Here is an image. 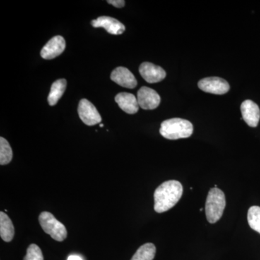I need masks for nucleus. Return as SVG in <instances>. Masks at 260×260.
Returning a JSON list of instances; mask_svg holds the SVG:
<instances>
[{
    "label": "nucleus",
    "instance_id": "nucleus-1",
    "mask_svg": "<svg viewBox=\"0 0 260 260\" xmlns=\"http://www.w3.org/2000/svg\"><path fill=\"white\" fill-rule=\"evenodd\" d=\"M183 186L179 181H165L154 192V210L162 213L172 209L181 199Z\"/></svg>",
    "mask_w": 260,
    "mask_h": 260
},
{
    "label": "nucleus",
    "instance_id": "nucleus-2",
    "mask_svg": "<svg viewBox=\"0 0 260 260\" xmlns=\"http://www.w3.org/2000/svg\"><path fill=\"white\" fill-rule=\"evenodd\" d=\"M160 133L168 140H178L189 138L193 133L192 124L186 119L173 118L162 121Z\"/></svg>",
    "mask_w": 260,
    "mask_h": 260
},
{
    "label": "nucleus",
    "instance_id": "nucleus-3",
    "mask_svg": "<svg viewBox=\"0 0 260 260\" xmlns=\"http://www.w3.org/2000/svg\"><path fill=\"white\" fill-rule=\"evenodd\" d=\"M225 207V194L218 188H211L205 203V215L210 223L218 222L223 215Z\"/></svg>",
    "mask_w": 260,
    "mask_h": 260
},
{
    "label": "nucleus",
    "instance_id": "nucleus-4",
    "mask_svg": "<svg viewBox=\"0 0 260 260\" xmlns=\"http://www.w3.org/2000/svg\"><path fill=\"white\" fill-rule=\"evenodd\" d=\"M39 220L43 230L54 240L63 242L68 237V232L64 224L56 220L55 217L49 212H42L39 215Z\"/></svg>",
    "mask_w": 260,
    "mask_h": 260
},
{
    "label": "nucleus",
    "instance_id": "nucleus-5",
    "mask_svg": "<svg viewBox=\"0 0 260 260\" xmlns=\"http://www.w3.org/2000/svg\"><path fill=\"white\" fill-rule=\"evenodd\" d=\"M78 111L80 119L86 125H95L102 120V116L98 112L96 108L87 99L80 100Z\"/></svg>",
    "mask_w": 260,
    "mask_h": 260
},
{
    "label": "nucleus",
    "instance_id": "nucleus-6",
    "mask_svg": "<svg viewBox=\"0 0 260 260\" xmlns=\"http://www.w3.org/2000/svg\"><path fill=\"white\" fill-rule=\"evenodd\" d=\"M198 87L203 91L215 95H223L230 89L226 80L218 77H210L200 80Z\"/></svg>",
    "mask_w": 260,
    "mask_h": 260
},
{
    "label": "nucleus",
    "instance_id": "nucleus-7",
    "mask_svg": "<svg viewBox=\"0 0 260 260\" xmlns=\"http://www.w3.org/2000/svg\"><path fill=\"white\" fill-rule=\"evenodd\" d=\"M140 107L145 110H153L160 105V97L155 90L148 87H142L137 95Z\"/></svg>",
    "mask_w": 260,
    "mask_h": 260
},
{
    "label": "nucleus",
    "instance_id": "nucleus-8",
    "mask_svg": "<svg viewBox=\"0 0 260 260\" xmlns=\"http://www.w3.org/2000/svg\"><path fill=\"white\" fill-rule=\"evenodd\" d=\"M139 72L143 79L148 83H159L167 76L165 70L150 62H143L140 64Z\"/></svg>",
    "mask_w": 260,
    "mask_h": 260
},
{
    "label": "nucleus",
    "instance_id": "nucleus-9",
    "mask_svg": "<svg viewBox=\"0 0 260 260\" xmlns=\"http://www.w3.org/2000/svg\"><path fill=\"white\" fill-rule=\"evenodd\" d=\"M66 43L61 36L53 37L41 51V56L44 59H52L60 55L64 51Z\"/></svg>",
    "mask_w": 260,
    "mask_h": 260
},
{
    "label": "nucleus",
    "instance_id": "nucleus-10",
    "mask_svg": "<svg viewBox=\"0 0 260 260\" xmlns=\"http://www.w3.org/2000/svg\"><path fill=\"white\" fill-rule=\"evenodd\" d=\"M94 28H104L113 35H120L125 31V26L115 18L108 16L99 17L96 20H92Z\"/></svg>",
    "mask_w": 260,
    "mask_h": 260
},
{
    "label": "nucleus",
    "instance_id": "nucleus-11",
    "mask_svg": "<svg viewBox=\"0 0 260 260\" xmlns=\"http://www.w3.org/2000/svg\"><path fill=\"white\" fill-rule=\"evenodd\" d=\"M111 79L114 83L126 88H135L138 85L134 75L124 67L116 68L111 74Z\"/></svg>",
    "mask_w": 260,
    "mask_h": 260
},
{
    "label": "nucleus",
    "instance_id": "nucleus-12",
    "mask_svg": "<svg viewBox=\"0 0 260 260\" xmlns=\"http://www.w3.org/2000/svg\"><path fill=\"white\" fill-rule=\"evenodd\" d=\"M243 119L251 127H256L259 124L260 110L257 104L251 100H246L241 106Z\"/></svg>",
    "mask_w": 260,
    "mask_h": 260
},
{
    "label": "nucleus",
    "instance_id": "nucleus-13",
    "mask_svg": "<svg viewBox=\"0 0 260 260\" xmlns=\"http://www.w3.org/2000/svg\"><path fill=\"white\" fill-rule=\"evenodd\" d=\"M115 102L121 110L126 114H135L139 110L138 99L133 94L120 93L115 97Z\"/></svg>",
    "mask_w": 260,
    "mask_h": 260
},
{
    "label": "nucleus",
    "instance_id": "nucleus-14",
    "mask_svg": "<svg viewBox=\"0 0 260 260\" xmlns=\"http://www.w3.org/2000/svg\"><path fill=\"white\" fill-rule=\"evenodd\" d=\"M15 235V228L9 216L4 212L0 213V237L5 242H10Z\"/></svg>",
    "mask_w": 260,
    "mask_h": 260
},
{
    "label": "nucleus",
    "instance_id": "nucleus-15",
    "mask_svg": "<svg viewBox=\"0 0 260 260\" xmlns=\"http://www.w3.org/2000/svg\"><path fill=\"white\" fill-rule=\"evenodd\" d=\"M67 87V81L65 79L56 80L51 85V91L48 96V103L53 107L55 106L59 99L62 96Z\"/></svg>",
    "mask_w": 260,
    "mask_h": 260
},
{
    "label": "nucleus",
    "instance_id": "nucleus-16",
    "mask_svg": "<svg viewBox=\"0 0 260 260\" xmlns=\"http://www.w3.org/2000/svg\"><path fill=\"white\" fill-rule=\"evenodd\" d=\"M156 248L152 243H147L140 246L131 260H153Z\"/></svg>",
    "mask_w": 260,
    "mask_h": 260
},
{
    "label": "nucleus",
    "instance_id": "nucleus-17",
    "mask_svg": "<svg viewBox=\"0 0 260 260\" xmlns=\"http://www.w3.org/2000/svg\"><path fill=\"white\" fill-rule=\"evenodd\" d=\"M13 159V150L8 140L0 138V164L2 166L7 165L11 162Z\"/></svg>",
    "mask_w": 260,
    "mask_h": 260
},
{
    "label": "nucleus",
    "instance_id": "nucleus-18",
    "mask_svg": "<svg viewBox=\"0 0 260 260\" xmlns=\"http://www.w3.org/2000/svg\"><path fill=\"white\" fill-rule=\"evenodd\" d=\"M247 219L251 229L260 234V207H251L248 211Z\"/></svg>",
    "mask_w": 260,
    "mask_h": 260
},
{
    "label": "nucleus",
    "instance_id": "nucleus-19",
    "mask_svg": "<svg viewBox=\"0 0 260 260\" xmlns=\"http://www.w3.org/2000/svg\"><path fill=\"white\" fill-rule=\"evenodd\" d=\"M24 260H44L42 251L37 244H30L27 249L26 255Z\"/></svg>",
    "mask_w": 260,
    "mask_h": 260
},
{
    "label": "nucleus",
    "instance_id": "nucleus-20",
    "mask_svg": "<svg viewBox=\"0 0 260 260\" xmlns=\"http://www.w3.org/2000/svg\"><path fill=\"white\" fill-rule=\"evenodd\" d=\"M107 3L117 8H122L125 5L124 0H109Z\"/></svg>",
    "mask_w": 260,
    "mask_h": 260
},
{
    "label": "nucleus",
    "instance_id": "nucleus-21",
    "mask_svg": "<svg viewBox=\"0 0 260 260\" xmlns=\"http://www.w3.org/2000/svg\"><path fill=\"white\" fill-rule=\"evenodd\" d=\"M68 260H83L80 256L78 255H71L68 257Z\"/></svg>",
    "mask_w": 260,
    "mask_h": 260
},
{
    "label": "nucleus",
    "instance_id": "nucleus-22",
    "mask_svg": "<svg viewBox=\"0 0 260 260\" xmlns=\"http://www.w3.org/2000/svg\"><path fill=\"white\" fill-rule=\"evenodd\" d=\"M100 126H101V127H104V124H101Z\"/></svg>",
    "mask_w": 260,
    "mask_h": 260
}]
</instances>
